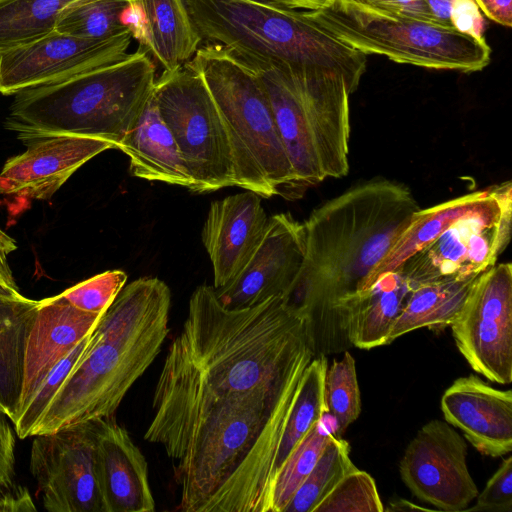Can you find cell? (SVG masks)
Instances as JSON below:
<instances>
[{
	"instance_id": "obj_1",
	"label": "cell",
	"mask_w": 512,
	"mask_h": 512,
	"mask_svg": "<svg viewBox=\"0 0 512 512\" xmlns=\"http://www.w3.org/2000/svg\"><path fill=\"white\" fill-rule=\"evenodd\" d=\"M313 357L307 319L283 295L228 309L213 286L200 285L168 347L144 439L161 445L201 411L251 390L280 385Z\"/></svg>"
},
{
	"instance_id": "obj_2",
	"label": "cell",
	"mask_w": 512,
	"mask_h": 512,
	"mask_svg": "<svg viewBox=\"0 0 512 512\" xmlns=\"http://www.w3.org/2000/svg\"><path fill=\"white\" fill-rule=\"evenodd\" d=\"M306 367L208 407L161 444L173 460L180 510L272 512L275 455Z\"/></svg>"
},
{
	"instance_id": "obj_3",
	"label": "cell",
	"mask_w": 512,
	"mask_h": 512,
	"mask_svg": "<svg viewBox=\"0 0 512 512\" xmlns=\"http://www.w3.org/2000/svg\"><path fill=\"white\" fill-rule=\"evenodd\" d=\"M420 210L402 183L374 179L314 209L302 267L284 296L307 319L314 354L342 348L340 310L360 293Z\"/></svg>"
},
{
	"instance_id": "obj_4",
	"label": "cell",
	"mask_w": 512,
	"mask_h": 512,
	"mask_svg": "<svg viewBox=\"0 0 512 512\" xmlns=\"http://www.w3.org/2000/svg\"><path fill=\"white\" fill-rule=\"evenodd\" d=\"M171 291L156 277L125 285L90 334L77 364L32 436L114 416L169 333Z\"/></svg>"
},
{
	"instance_id": "obj_5",
	"label": "cell",
	"mask_w": 512,
	"mask_h": 512,
	"mask_svg": "<svg viewBox=\"0 0 512 512\" xmlns=\"http://www.w3.org/2000/svg\"><path fill=\"white\" fill-rule=\"evenodd\" d=\"M156 79L151 56L139 47L116 62L16 93L5 126L23 143L72 135L118 149L152 98Z\"/></svg>"
},
{
	"instance_id": "obj_6",
	"label": "cell",
	"mask_w": 512,
	"mask_h": 512,
	"mask_svg": "<svg viewBox=\"0 0 512 512\" xmlns=\"http://www.w3.org/2000/svg\"><path fill=\"white\" fill-rule=\"evenodd\" d=\"M231 52L258 76L300 187L305 190L347 175L350 93L344 76L317 66Z\"/></svg>"
},
{
	"instance_id": "obj_7",
	"label": "cell",
	"mask_w": 512,
	"mask_h": 512,
	"mask_svg": "<svg viewBox=\"0 0 512 512\" xmlns=\"http://www.w3.org/2000/svg\"><path fill=\"white\" fill-rule=\"evenodd\" d=\"M206 83L231 147L235 186L263 198L300 197V187L279 135L266 92L255 72L229 49L200 45L185 63Z\"/></svg>"
},
{
	"instance_id": "obj_8",
	"label": "cell",
	"mask_w": 512,
	"mask_h": 512,
	"mask_svg": "<svg viewBox=\"0 0 512 512\" xmlns=\"http://www.w3.org/2000/svg\"><path fill=\"white\" fill-rule=\"evenodd\" d=\"M184 2L202 44L337 71L344 76L350 95L366 71V55L322 28L307 10L249 0Z\"/></svg>"
},
{
	"instance_id": "obj_9",
	"label": "cell",
	"mask_w": 512,
	"mask_h": 512,
	"mask_svg": "<svg viewBox=\"0 0 512 512\" xmlns=\"http://www.w3.org/2000/svg\"><path fill=\"white\" fill-rule=\"evenodd\" d=\"M308 16L346 45L367 54L430 69L470 73L490 63L484 38L451 26L404 14L373 10L344 0H330Z\"/></svg>"
},
{
	"instance_id": "obj_10",
	"label": "cell",
	"mask_w": 512,
	"mask_h": 512,
	"mask_svg": "<svg viewBox=\"0 0 512 512\" xmlns=\"http://www.w3.org/2000/svg\"><path fill=\"white\" fill-rule=\"evenodd\" d=\"M153 98L171 130L193 192L235 186L229 138L216 103L203 78L185 63L163 70L156 79Z\"/></svg>"
},
{
	"instance_id": "obj_11",
	"label": "cell",
	"mask_w": 512,
	"mask_h": 512,
	"mask_svg": "<svg viewBox=\"0 0 512 512\" xmlns=\"http://www.w3.org/2000/svg\"><path fill=\"white\" fill-rule=\"evenodd\" d=\"M512 183L489 187L483 201L409 257L399 271L415 287L469 279L494 266L510 242Z\"/></svg>"
},
{
	"instance_id": "obj_12",
	"label": "cell",
	"mask_w": 512,
	"mask_h": 512,
	"mask_svg": "<svg viewBox=\"0 0 512 512\" xmlns=\"http://www.w3.org/2000/svg\"><path fill=\"white\" fill-rule=\"evenodd\" d=\"M96 421L34 435L29 468L49 512H104Z\"/></svg>"
},
{
	"instance_id": "obj_13",
	"label": "cell",
	"mask_w": 512,
	"mask_h": 512,
	"mask_svg": "<svg viewBox=\"0 0 512 512\" xmlns=\"http://www.w3.org/2000/svg\"><path fill=\"white\" fill-rule=\"evenodd\" d=\"M456 346L471 368L492 382L512 381V266L481 273L450 324Z\"/></svg>"
},
{
	"instance_id": "obj_14",
	"label": "cell",
	"mask_w": 512,
	"mask_h": 512,
	"mask_svg": "<svg viewBox=\"0 0 512 512\" xmlns=\"http://www.w3.org/2000/svg\"><path fill=\"white\" fill-rule=\"evenodd\" d=\"M133 38L124 32L90 40L53 31L30 43L0 51V93L57 83L124 58Z\"/></svg>"
},
{
	"instance_id": "obj_15",
	"label": "cell",
	"mask_w": 512,
	"mask_h": 512,
	"mask_svg": "<svg viewBox=\"0 0 512 512\" xmlns=\"http://www.w3.org/2000/svg\"><path fill=\"white\" fill-rule=\"evenodd\" d=\"M400 476L421 501L444 511H464L477 497L467 467V443L446 421L426 423L408 444Z\"/></svg>"
},
{
	"instance_id": "obj_16",
	"label": "cell",
	"mask_w": 512,
	"mask_h": 512,
	"mask_svg": "<svg viewBox=\"0 0 512 512\" xmlns=\"http://www.w3.org/2000/svg\"><path fill=\"white\" fill-rule=\"evenodd\" d=\"M305 248L303 223L289 213L271 216L264 238L245 268L227 285L215 289L218 300L228 309H241L285 296L302 267Z\"/></svg>"
},
{
	"instance_id": "obj_17",
	"label": "cell",
	"mask_w": 512,
	"mask_h": 512,
	"mask_svg": "<svg viewBox=\"0 0 512 512\" xmlns=\"http://www.w3.org/2000/svg\"><path fill=\"white\" fill-rule=\"evenodd\" d=\"M0 172V194L48 200L86 162L114 145L105 140L57 135L33 139Z\"/></svg>"
},
{
	"instance_id": "obj_18",
	"label": "cell",
	"mask_w": 512,
	"mask_h": 512,
	"mask_svg": "<svg viewBox=\"0 0 512 512\" xmlns=\"http://www.w3.org/2000/svg\"><path fill=\"white\" fill-rule=\"evenodd\" d=\"M261 198L245 190L210 204L202 242L213 266L215 289L239 275L264 238L269 218Z\"/></svg>"
},
{
	"instance_id": "obj_19",
	"label": "cell",
	"mask_w": 512,
	"mask_h": 512,
	"mask_svg": "<svg viewBox=\"0 0 512 512\" xmlns=\"http://www.w3.org/2000/svg\"><path fill=\"white\" fill-rule=\"evenodd\" d=\"M441 410L480 453L500 457L511 452V390L496 389L472 374L460 377L445 390Z\"/></svg>"
},
{
	"instance_id": "obj_20",
	"label": "cell",
	"mask_w": 512,
	"mask_h": 512,
	"mask_svg": "<svg viewBox=\"0 0 512 512\" xmlns=\"http://www.w3.org/2000/svg\"><path fill=\"white\" fill-rule=\"evenodd\" d=\"M96 456L104 512H153L147 461L114 416L96 420Z\"/></svg>"
},
{
	"instance_id": "obj_21",
	"label": "cell",
	"mask_w": 512,
	"mask_h": 512,
	"mask_svg": "<svg viewBox=\"0 0 512 512\" xmlns=\"http://www.w3.org/2000/svg\"><path fill=\"white\" fill-rule=\"evenodd\" d=\"M102 315L80 310L60 295L40 300L26 343L19 412L49 372L94 330Z\"/></svg>"
},
{
	"instance_id": "obj_22",
	"label": "cell",
	"mask_w": 512,
	"mask_h": 512,
	"mask_svg": "<svg viewBox=\"0 0 512 512\" xmlns=\"http://www.w3.org/2000/svg\"><path fill=\"white\" fill-rule=\"evenodd\" d=\"M414 289L399 271L379 277L340 310L338 327L343 339L361 349L389 344L391 330Z\"/></svg>"
},
{
	"instance_id": "obj_23",
	"label": "cell",
	"mask_w": 512,
	"mask_h": 512,
	"mask_svg": "<svg viewBox=\"0 0 512 512\" xmlns=\"http://www.w3.org/2000/svg\"><path fill=\"white\" fill-rule=\"evenodd\" d=\"M118 149L128 156L133 176L183 186L192 191L193 181L153 96Z\"/></svg>"
},
{
	"instance_id": "obj_24",
	"label": "cell",
	"mask_w": 512,
	"mask_h": 512,
	"mask_svg": "<svg viewBox=\"0 0 512 512\" xmlns=\"http://www.w3.org/2000/svg\"><path fill=\"white\" fill-rule=\"evenodd\" d=\"M39 304L0 294V409L12 423L20 408L26 343Z\"/></svg>"
},
{
	"instance_id": "obj_25",
	"label": "cell",
	"mask_w": 512,
	"mask_h": 512,
	"mask_svg": "<svg viewBox=\"0 0 512 512\" xmlns=\"http://www.w3.org/2000/svg\"><path fill=\"white\" fill-rule=\"evenodd\" d=\"M145 23V50L162 66L172 70L190 60L202 39L184 0H134Z\"/></svg>"
},
{
	"instance_id": "obj_26",
	"label": "cell",
	"mask_w": 512,
	"mask_h": 512,
	"mask_svg": "<svg viewBox=\"0 0 512 512\" xmlns=\"http://www.w3.org/2000/svg\"><path fill=\"white\" fill-rule=\"evenodd\" d=\"M472 192L431 208L419 210L386 257L372 270L361 292L371 287L382 275L396 271L409 257L428 245L459 218L477 207L488 194Z\"/></svg>"
},
{
	"instance_id": "obj_27",
	"label": "cell",
	"mask_w": 512,
	"mask_h": 512,
	"mask_svg": "<svg viewBox=\"0 0 512 512\" xmlns=\"http://www.w3.org/2000/svg\"><path fill=\"white\" fill-rule=\"evenodd\" d=\"M477 278L446 279L416 286L391 330L389 343L423 327L450 325L463 308Z\"/></svg>"
},
{
	"instance_id": "obj_28",
	"label": "cell",
	"mask_w": 512,
	"mask_h": 512,
	"mask_svg": "<svg viewBox=\"0 0 512 512\" xmlns=\"http://www.w3.org/2000/svg\"><path fill=\"white\" fill-rule=\"evenodd\" d=\"M76 0H0V51L30 43L53 31Z\"/></svg>"
},
{
	"instance_id": "obj_29",
	"label": "cell",
	"mask_w": 512,
	"mask_h": 512,
	"mask_svg": "<svg viewBox=\"0 0 512 512\" xmlns=\"http://www.w3.org/2000/svg\"><path fill=\"white\" fill-rule=\"evenodd\" d=\"M355 469L357 467L350 458L349 444L334 433L284 512H314L340 480Z\"/></svg>"
},
{
	"instance_id": "obj_30",
	"label": "cell",
	"mask_w": 512,
	"mask_h": 512,
	"mask_svg": "<svg viewBox=\"0 0 512 512\" xmlns=\"http://www.w3.org/2000/svg\"><path fill=\"white\" fill-rule=\"evenodd\" d=\"M130 0H76L64 9L55 30L75 37L103 40L129 32L121 16Z\"/></svg>"
},
{
	"instance_id": "obj_31",
	"label": "cell",
	"mask_w": 512,
	"mask_h": 512,
	"mask_svg": "<svg viewBox=\"0 0 512 512\" xmlns=\"http://www.w3.org/2000/svg\"><path fill=\"white\" fill-rule=\"evenodd\" d=\"M325 416L314 424L279 470L273 487L272 512H284L336 432L335 425L326 424Z\"/></svg>"
},
{
	"instance_id": "obj_32",
	"label": "cell",
	"mask_w": 512,
	"mask_h": 512,
	"mask_svg": "<svg viewBox=\"0 0 512 512\" xmlns=\"http://www.w3.org/2000/svg\"><path fill=\"white\" fill-rule=\"evenodd\" d=\"M324 400L327 414L335 422V434L342 436L361 413V395L355 360L348 351L340 360H334L331 366L327 367Z\"/></svg>"
},
{
	"instance_id": "obj_33",
	"label": "cell",
	"mask_w": 512,
	"mask_h": 512,
	"mask_svg": "<svg viewBox=\"0 0 512 512\" xmlns=\"http://www.w3.org/2000/svg\"><path fill=\"white\" fill-rule=\"evenodd\" d=\"M92 333V332H91ZM90 333V334H91ZM90 334L82 339L44 378L28 403L12 423L16 435L21 438L32 436V432L62 383L84 353Z\"/></svg>"
},
{
	"instance_id": "obj_34",
	"label": "cell",
	"mask_w": 512,
	"mask_h": 512,
	"mask_svg": "<svg viewBox=\"0 0 512 512\" xmlns=\"http://www.w3.org/2000/svg\"><path fill=\"white\" fill-rule=\"evenodd\" d=\"M376 483L358 468L344 476L314 512H382Z\"/></svg>"
},
{
	"instance_id": "obj_35",
	"label": "cell",
	"mask_w": 512,
	"mask_h": 512,
	"mask_svg": "<svg viewBox=\"0 0 512 512\" xmlns=\"http://www.w3.org/2000/svg\"><path fill=\"white\" fill-rule=\"evenodd\" d=\"M127 274L108 270L84 280L60 293L72 306L90 313L103 314L125 286Z\"/></svg>"
},
{
	"instance_id": "obj_36",
	"label": "cell",
	"mask_w": 512,
	"mask_h": 512,
	"mask_svg": "<svg viewBox=\"0 0 512 512\" xmlns=\"http://www.w3.org/2000/svg\"><path fill=\"white\" fill-rule=\"evenodd\" d=\"M474 506L464 511L512 512V457L504 459L477 495Z\"/></svg>"
},
{
	"instance_id": "obj_37",
	"label": "cell",
	"mask_w": 512,
	"mask_h": 512,
	"mask_svg": "<svg viewBox=\"0 0 512 512\" xmlns=\"http://www.w3.org/2000/svg\"><path fill=\"white\" fill-rule=\"evenodd\" d=\"M15 429L8 416L0 409V493L15 485Z\"/></svg>"
},
{
	"instance_id": "obj_38",
	"label": "cell",
	"mask_w": 512,
	"mask_h": 512,
	"mask_svg": "<svg viewBox=\"0 0 512 512\" xmlns=\"http://www.w3.org/2000/svg\"><path fill=\"white\" fill-rule=\"evenodd\" d=\"M450 24L459 32L484 38V20L474 0H453L450 8Z\"/></svg>"
},
{
	"instance_id": "obj_39",
	"label": "cell",
	"mask_w": 512,
	"mask_h": 512,
	"mask_svg": "<svg viewBox=\"0 0 512 512\" xmlns=\"http://www.w3.org/2000/svg\"><path fill=\"white\" fill-rule=\"evenodd\" d=\"M373 10L404 14L421 20L437 22L421 0H344ZM438 23V22H437Z\"/></svg>"
},
{
	"instance_id": "obj_40",
	"label": "cell",
	"mask_w": 512,
	"mask_h": 512,
	"mask_svg": "<svg viewBox=\"0 0 512 512\" xmlns=\"http://www.w3.org/2000/svg\"><path fill=\"white\" fill-rule=\"evenodd\" d=\"M479 9L492 21L504 26L512 24V0H474Z\"/></svg>"
},
{
	"instance_id": "obj_41",
	"label": "cell",
	"mask_w": 512,
	"mask_h": 512,
	"mask_svg": "<svg viewBox=\"0 0 512 512\" xmlns=\"http://www.w3.org/2000/svg\"><path fill=\"white\" fill-rule=\"evenodd\" d=\"M16 249L15 240L0 229V281L9 288L19 291L8 263L9 255Z\"/></svg>"
},
{
	"instance_id": "obj_42",
	"label": "cell",
	"mask_w": 512,
	"mask_h": 512,
	"mask_svg": "<svg viewBox=\"0 0 512 512\" xmlns=\"http://www.w3.org/2000/svg\"><path fill=\"white\" fill-rule=\"evenodd\" d=\"M264 5L290 10H318L330 0H249Z\"/></svg>"
},
{
	"instance_id": "obj_43",
	"label": "cell",
	"mask_w": 512,
	"mask_h": 512,
	"mask_svg": "<svg viewBox=\"0 0 512 512\" xmlns=\"http://www.w3.org/2000/svg\"><path fill=\"white\" fill-rule=\"evenodd\" d=\"M435 20L445 26L450 24V8L453 0H421ZM452 27V26H451Z\"/></svg>"
},
{
	"instance_id": "obj_44",
	"label": "cell",
	"mask_w": 512,
	"mask_h": 512,
	"mask_svg": "<svg viewBox=\"0 0 512 512\" xmlns=\"http://www.w3.org/2000/svg\"><path fill=\"white\" fill-rule=\"evenodd\" d=\"M0 294L1 295H5V296H11V297H21V296H23L20 293V291H15V290L9 288L5 284H3L1 281H0Z\"/></svg>"
}]
</instances>
